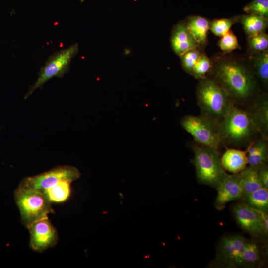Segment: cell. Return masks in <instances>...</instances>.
<instances>
[{
	"mask_svg": "<svg viewBox=\"0 0 268 268\" xmlns=\"http://www.w3.org/2000/svg\"><path fill=\"white\" fill-rule=\"evenodd\" d=\"M211 62L215 81L230 97L244 100L254 94L256 82L245 62L225 56H217Z\"/></svg>",
	"mask_w": 268,
	"mask_h": 268,
	"instance_id": "cell-1",
	"label": "cell"
},
{
	"mask_svg": "<svg viewBox=\"0 0 268 268\" xmlns=\"http://www.w3.org/2000/svg\"><path fill=\"white\" fill-rule=\"evenodd\" d=\"M218 126L221 141L235 145L249 141L256 130L250 113L233 104Z\"/></svg>",
	"mask_w": 268,
	"mask_h": 268,
	"instance_id": "cell-3",
	"label": "cell"
},
{
	"mask_svg": "<svg viewBox=\"0 0 268 268\" xmlns=\"http://www.w3.org/2000/svg\"><path fill=\"white\" fill-rule=\"evenodd\" d=\"M256 130L264 139L268 138V101L266 97H261L256 102L252 112L250 113Z\"/></svg>",
	"mask_w": 268,
	"mask_h": 268,
	"instance_id": "cell-15",
	"label": "cell"
},
{
	"mask_svg": "<svg viewBox=\"0 0 268 268\" xmlns=\"http://www.w3.org/2000/svg\"><path fill=\"white\" fill-rule=\"evenodd\" d=\"M212 62L208 56L201 53L195 67L192 75L196 79L206 78V74L210 70Z\"/></svg>",
	"mask_w": 268,
	"mask_h": 268,
	"instance_id": "cell-25",
	"label": "cell"
},
{
	"mask_svg": "<svg viewBox=\"0 0 268 268\" xmlns=\"http://www.w3.org/2000/svg\"><path fill=\"white\" fill-rule=\"evenodd\" d=\"M240 16L230 18L214 19L210 23V29L216 36L222 37L227 34L231 26L239 21Z\"/></svg>",
	"mask_w": 268,
	"mask_h": 268,
	"instance_id": "cell-24",
	"label": "cell"
},
{
	"mask_svg": "<svg viewBox=\"0 0 268 268\" xmlns=\"http://www.w3.org/2000/svg\"><path fill=\"white\" fill-rule=\"evenodd\" d=\"M14 198L18 208L22 223L27 228L33 223L48 218L54 212L51 202L42 192L17 187Z\"/></svg>",
	"mask_w": 268,
	"mask_h": 268,
	"instance_id": "cell-4",
	"label": "cell"
},
{
	"mask_svg": "<svg viewBox=\"0 0 268 268\" xmlns=\"http://www.w3.org/2000/svg\"><path fill=\"white\" fill-rule=\"evenodd\" d=\"M171 44L174 52L179 56L199 46L188 30L184 21L180 22L173 27Z\"/></svg>",
	"mask_w": 268,
	"mask_h": 268,
	"instance_id": "cell-13",
	"label": "cell"
},
{
	"mask_svg": "<svg viewBox=\"0 0 268 268\" xmlns=\"http://www.w3.org/2000/svg\"><path fill=\"white\" fill-rule=\"evenodd\" d=\"M186 26L199 45H204L207 42L210 23L204 17L199 15L188 17L185 22Z\"/></svg>",
	"mask_w": 268,
	"mask_h": 268,
	"instance_id": "cell-16",
	"label": "cell"
},
{
	"mask_svg": "<svg viewBox=\"0 0 268 268\" xmlns=\"http://www.w3.org/2000/svg\"><path fill=\"white\" fill-rule=\"evenodd\" d=\"M247 46L251 54L268 50V35L264 32L248 37Z\"/></svg>",
	"mask_w": 268,
	"mask_h": 268,
	"instance_id": "cell-26",
	"label": "cell"
},
{
	"mask_svg": "<svg viewBox=\"0 0 268 268\" xmlns=\"http://www.w3.org/2000/svg\"><path fill=\"white\" fill-rule=\"evenodd\" d=\"M251 61L256 75L263 83L267 86L268 83V50L251 54Z\"/></svg>",
	"mask_w": 268,
	"mask_h": 268,
	"instance_id": "cell-23",
	"label": "cell"
},
{
	"mask_svg": "<svg viewBox=\"0 0 268 268\" xmlns=\"http://www.w3.org/2000/svg\"><path fill=\"white\" fill-rule=\"evenodd\" d=\"M70 183L69 181H63L42 192L51 203L63 202L66 201L70 195Z\"/></svg>",
	"mask_w": 268,
	"mask_h": 268,
	"instance_id": "cell-22",
	"label": "cell"
},
{
	"mask_svg": "<svg viewBox=\"0 0 268 268\" xmlns=\"http://www.w3.org/2000/svg\"><path fill=\"white\" fill-rule=\"evenodd\" d=\"M247 241L239 234L223 237L219 244L217 259L224 265L235 267Z\"/></svg>",
	"mask_w": 268,
	"mask_h": 268,
	"instance_id": "cell-11",
	"label": "cell"
},
{
	"mask_svg": "<svg viewBox=\"0 0 268 268\" xmlns=\"http://www.w3.org/2000/svg\"><path fill=\"white\" fill-rule=\"evenodd\" d=\"M78 51V45L75 43L59 51H56L46 61L41 68L35 82L31 85L24 98L27 99L37 89L41 88L51 78L62 77L69 70L72 59Z\"/></svg>",
	"mask_w": 268,
	"mask_h": 268,
	"instance_id": "cell-6",
	"label": "cell"
},
{
	"mask_svg": "<svg viewBox=\"0 0 268 268\" xmlns=\"http://www.w3.org/2000/svg\"><path fill=\"white\" fill-rule=\"evenodd\" d=\"M198 48L188 50L180 56L182 68L191 75L201 54Z\"/></svg>",
	"mask_w": 268,
	"mask_h": 268,
	"instance_id": "cell-27",
	"label": "cell"
},
{
	"mask_svg": "<svg viewBox=\"0 0 268 268\" xmlns=\"http://www.w3.org/2000/svg\"><path fill=\"white\" fill-rule=\"evenodd\" d=\"M216 122L203 116L187 115L181 121L183 128L201 145L217 149L221 142Z\"/></svg>",
	"mask_w": 268,
	"mask_h": 268,
	"instance_id": "cell-7",
	"label": "cell"
},
{
	"mask_svg": "<svg viewBox=\"0 0 268 268\" xmlns=\"http://www.w3.org/2000/svg\"><path fill=\"white\" fill-rule=\"evenodd\" d=\"M80 176L79 171L75 167L58 166L41 174L24 178L20 181L18 187L43 192L63 181L71 183Z\"/></svg>",
	"mask_w": 268,
	"mask_h": 268,
	"instance_id": "cell-8",
	"label": "cell"
},
{
	"mask_svg": "<svg viewBox=\"0 0 268 268\" xmlns=\"http://www.w3.org/2000/svg\"><path fill=\"white\" fill-rule=\"evenodd\" d=\"M216 189L217 195L215 205L219 210L222 209L229 202L242 199L244 194L237 173L227 174Z\"/></svg>",
	"mask_w": 268,
	"mask_h": 268,
	"instance_id": "cell-12",
	"label": "cell"
},
{
	"mask_svg": "<svg viewBox=\"0 0 268 268\" xmlns=\"http://www.w3.org/2000/svg\"><path fill=\"white\" fill-rule=\"evenodd\" d=\"M261 253L258 245L254 241H247L240 256L236 266L243 268H254L260 264Z\"/></svg>",
	"mask_w": 268,
	"mask_h": 268,
	"instance_id": "cell-17",
	"label": "cell"
},
{
	"mask_svg": "<svg viewBox=\"0 0 268 268\" xmlns=\"http://www.w3.org/2000/svg\"><path fill=\"white\" fill-rule=\"evenodd\" d=\"M194 163L198 181L216 188L227 175L216 149L201 145L194 148Z\"/></svg>",
	"mask_w": 268,
	"mask_h": 268,
	"instance_id": "cell-5",
	"label": "cell"
},
{
	"mask_svg": "<svg viewBox=\"0 0 268 268\" xmlns=\"http://www.w3.org/2000/svg\"><path fill=\"white\" fill-rule=\"evenodd\" d=\"M248 147L247 159L249 166L259 167L266 164L268 158V146L264 139L252 142Z\"/></svg>",
	"mask_w": 268,
	"mask_h": 268,
	"instance_id": "cell-20",
	"label": "cell"
},
{
	"mask_svg": "<svg viewBox=\"0 0 268 268\" xmlns=\"http://www.w3.org/2000/svg\"><path fill=\"white\" fill-rule=\"evenodd\" d=\"M239 21L248 37L265 32L268 24V18L254 14L240 16Z\"/></svg>",
	"mask_w": 268,
	"mask_h": 268,
	"instance_id": "cell-18",
	"label": "cell"
},
{
	"mask_svg": "<svg viewBox=\"0 0 268 268\" xmlns=\"http://www.w3.org/2000/svg\"><path fill=\"white\" fill-rule=\"evenodd\" d=\"M232 212L239 225L252 236L268 235V213L254 209L243 201L235 204Z\"/></svg>",
	"mask_w": 268,
	"mask_h": 268,
	"instance_id": "cell-9",
	"label": "cell"
},
{
	"mask_svg": "<svg viewBox=\"0 0 268 268\" xmlns=\"http://www.w3.org/2000/svg\"><path fill=\"white\" fill-rule=\"evenodd\" d=\"M196 97L202 116L217 122L221 120L232 104L228 93L215 80H201Z\"/></svg>",
	"mask_w": 268,
	"mask_h": 268,
	"instance_id": "cell-2",
	"label": "cell"
},
{
	"mask_svg": "<svg viewBox=\"0 0 268 268\" xmlns=\"http://www.w3.org/2000/svg\"><path fill=\"white\" fill-rule=\"evenodd\" d=\"M260 180L263 187L268 188V169L266 164L258 167Z\"/></svg>",
	"mask_w": 268,
	"mask_h": 268,
	"instance_id": "cell-30",
	"label": "cell"
},
{
	"mask_svg": "<svg viewBox=\"0 0 268 268\" xmlns=\"http://www.w3.org/2000/svg\"><path fill=\"white\" fill-rule=\"evenodd\" d=\"M218 45L220 49L225 53H230L239 48L237 38L231 31L222 36Z\"/></svg>",
	"mask_w": 268,
	"mask_h": 268,
	"instance_id": "cell-29",
	"label": "cell"
},
{
	"mask_svg": "<svg viewBox=\"0 0 268 268\" xmlns=\"http://www.w3.org/2000/svg\"><path fill=\"white\" fill-rule=\"evenodd\" d=\"M237 174L244 194L254 191L263 187L258 167H246Z\"/></svg>",
	"mask_w": 268,
	"mask_h": 268,
	"instance_id": "cell-19",
	"label": "cell"
},
{
	"mask_svg": "<svg viewBox=\"0 0 268 268\" xmlns=\"http://www.w3.org/2000/svg\"><path fill=\"white\" fill-rule=\"evenodd\" d=\"M27 229L30 234L29 246L34 251L42 252L58 243V232L48 218L33 223Z\"/></svg>",
	"mask_w": 268,
	"mask_h": 268,
	"instance_id": "cell-10",
	"label": "cell"
},
{
	"mask_svg": "<svg viewBox=\"0 0 268 268\" xmlns=\"http://www.w3.org/2000/svg\"><path fill=\"white\" fill-rule=\"evenodd\" d=\"M242 199L251 207L268 213V188L262 187L254 191L245 193Z\"/></svg>",
	"mask_w": 268,
	"mask_h": 268,
	"instance_id": "cell-21",
	"label": "cell"
},
{
	"mask_svg": "<svg viewBox=\"0 0 268 268\" xmlns=\"http://www.w3.org/2000/svg\"><path fill=\"white\" fill-rule=\"evenodd\" d=\"M248 14H254L268 19V0H252L243 9Z\"/></svg>",
	"mask_w": 268,
	"mask_h": 268,
	"instance_id": "cell-28",
	"label": "cell"
},
{
	"mask_svg": "<svg viewBox=\"0 0 268 268\" xmlns=\"http://www.w3.org/2000/svg\"><path fill=\"white\" fill-rule=\"evenodd\" d=\"M234 148H228L220 159L224 170L233 174L238 173L247 167L248 165L247 152Z\"/></svg>",
	"mask_w": 268,
	"mask_h": 268,
	"instance_id": "cell-14",
	"label": "cell"
}]
</instances>
